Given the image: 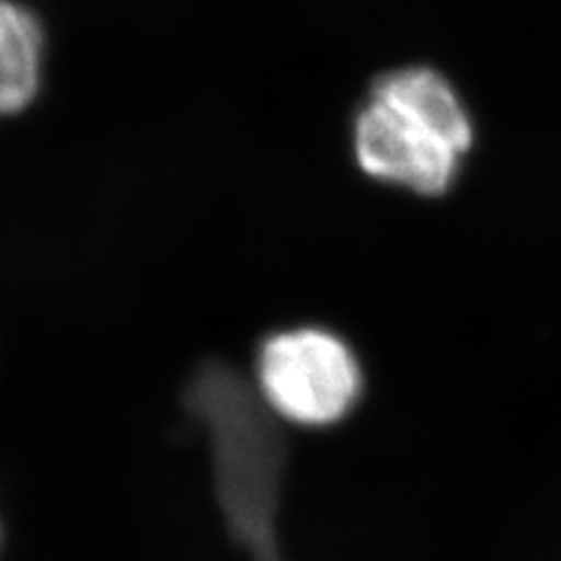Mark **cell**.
<instances>
[{
    "mask_svg": "<svg viewBox=\"0 0 561 561\" xmlns=\"http://www.w3.org/2000/svg\"><path fill=\"white\" fill-rule=\"evenodd\" d=\"M472 127L447 80L428 68L381 78L356 119V162L370 179L440 197L459 179Z\"/></svg>",
    "mask_w": 561,
    "mask_h": 561,
    "instance_id": "cell-2",
    "label": "cell"
},
{
    "mask_svg": "<svg viewBox=\"0 0 561 561\" xmlns=\"http://www.w3.org/2000/svg\"><path fill=\"white\" fill-rule=\"evenodd\" d=\"M255 389L290 426L335 428L356 412L365 370L351 344L328 325L278 328L255 351Z\"/></svg>",
    "mask_w": 561,
    "mask_h": 561,
    "instance_id": "cell-3",
    "label": "cell"
},
{
    "mask_svg": "<svg viewBox=\"0 0 561 561\" xmlns=\"http://www.w3.org/2000/svg\"><path fill=\"white\" fill-rule=\"evenodd\" d=\"M43 31L35 16L0 0V117L28 108L41 90Z\"/></svg>",
    "mask_w": 561,
    "mask_h": 561,
    "instance_id": "cell-4",
    "label": "cell"
},
{
    "mask_svg": "<svg viewBox=\"0 0 561 561\" xmlns=\"http://www.w3.org/2000/svg\"><path fill=\"white\" fill-rule=\"evenodd\" d=\"M183 400L210 435L216 491L232 538L253 561H284L278 511L288 443L278 416L255 383L220 360H206L192 375Z\"/></svg>",
    "mask_w": 561,
    "mask_h": 561,
    "instance_id": "cell-1",
    "label": "cell"
}]
</instances>
